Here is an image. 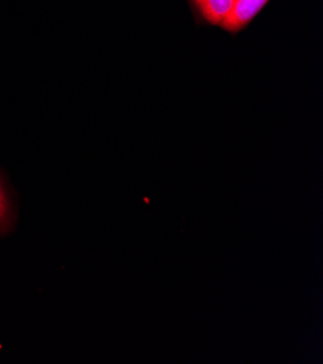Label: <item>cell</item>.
<instances>
[{
    "label": "cell",
    "mask_w": 323,
    "mask_h": 364,
    "mask_svg": "<svg viewBox=\"0 0 323 364\" xmlns=\"http://www.w3.org/2000/svg\"><path fill=\"white\" fill-rule=\"evenodd\" d=\"M270 0H235L228 18L221 25L229 32H238L253 21Z\"/></svg>",
    "instance_id": "1"
},
{
    "label": "cell",
    "mask_w": 323,
    "mask_h": 364,
    "mask_svg": "<svg viewBox=\"0 0 323 364\" xmlns=\"http://www.w3.org/2000/svg\"><path fill=\"white\" fill-rule=\"evenodd\" d=\"M204 19L213 25H222L231 14L235 0H195Z\"/></svg>",
    "instance_id": "2"
},
{
    "label": "cell",
    "mask_w": 323,
    "mask_h": 364,
    "mask_svg": "<svg viewBox=\"0 0 323 364\" xmlns=\"http://www.w3.org/2000/svg\"><path fill=\"white\" fill-rule=\"evenodd\" d=\"M8 213H9V203H8L5 189L2 186V181H0V225L6 221Z\"/></svg>",
    "instance_id": "3"
}]
</instances>
